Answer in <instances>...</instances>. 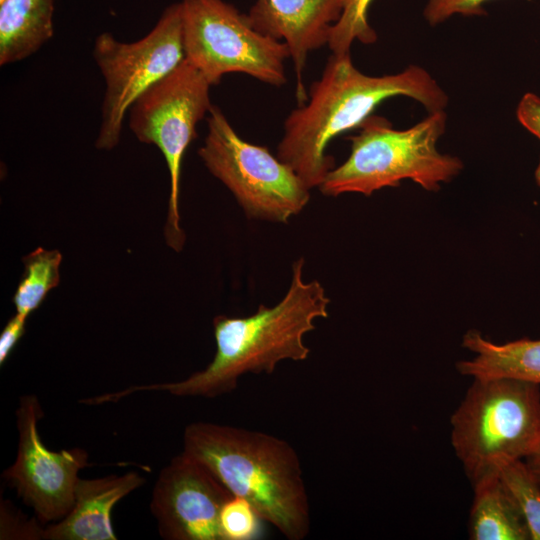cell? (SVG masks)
<instances>
[{
    "label": "cell",
    "mask_w": 540,
    "mask_h": 540,
    "mask_svg": "<svg viewBox=\"0 0 540 540\" xmlns=\"http://www.w3.org/2000/svg\"><path fill=\"white\" fill-rule=\"evenodd\" d=\"M396 96L409 97L428 112L444 110L449 102L447 93L422 67L371 76L354 66L350 53L331 54L321 77L311 85L307 102L286 118L277 157L309 189L320 187L335 167L334 158L326 153L329 142L359 128L380 103Z\"/></svg>",
    "instance_id": "6da1fadb"
},
{
    "label": "cell",
    "mask_w": 540,
    "mask_h": 540,
    "mask_svg": "<svg viewBox=\"0 0 540 540\" xmlns=\"http://www.w3.org/2000/svg\"><path fill=\"white\" fill-rule=\"evenodd\" d=\"M303 266L302 257L292 264L289 289L275 306L260 304L247 317L219 315L213 319L216 353L205 369L179 382L135 385L103 394L102 401L116 402L146 391L214 398L235 390L247 373L271 374L281 361L306 360L310 349L303 338L315 329L316 319L328 317L330 299L319 281L303 280Z\"/></svg>",
    "instance_id": "7a4b0ae2"
},
{
    "label": "cell",
    "mask_w": 540,
    "mask_h": 540,
    "mask_svg": "<svg viewBox=\"0 0 540 540\" xmlns=\"http://www.w3.org/2000/svg\"><path fill=\"white\" fill-rule=\"evenodd\" d=\"M183 452L289 540L310 532L308 494L295 449L273 435L209 422L187 425Z\"/></svg>",
    "instance_id": "3957f363"
},
{
    "label": "cell",
    "mask_w": 540,
    "mask_h": 540,
    "mask_svg": "<svg viewBox=\"0 0 540 540\" xmlns=\"http://www.w3.org/2000/svg\"><path fill=\"white\" fill-rule=\"evenodd\" d=\"M444 110L398 130L378 115H370L351 136L347 160L334 167L320 185L326 196L361 193L370 196L384 187H397L410 179L427 191H437L441 183L451 181L463 168L462 161L442 154L437 142L446 130Z\"/></svg>",
    "instance_id": "277c9868"
},
{
    "label": "cell",
    "mask_w": 540,
    "mask_h": 540,
    "mask_svg": "<svg viewBox=\"0 0 540 540\" xmlns=\"http://www.w3.org/2000/svg\"><path fill=\"white\" fill-rule=\"evenodd\" d=\"M451 444L471 485L524 460L540 442V385L473 379L450 419Z\"/></svg>",
    "instance_id": "5b68a950"
},
{
    "label": "cell",
    "mask_w": 540,
    "mask_h": 540,
    "mask_svg": "<svg viewBox=\"0 0 540 540\" xmlns=\"http://www.w3.org/2000/svg\"><path fill=\"white\" fill-rule=\"evenodd\" d=\"M198 154L209 172L234 195L250 219L287 223L310 200L296 172L265 147L242 139L215 105Z\"/></svg>",
    "instance_id": "8992f818"
},
{
    "label": "cell",
    "mask_w": 540,
    "mask_h": 540,
    "mask_svg": "<svg viewBox=\"0 0 540 540\" xmlns=\"http://www.w3.org/2000/svg\"><path fill=\"white\" fill-rule=\"evenodd\" d=\"M180 3L185 57L211 86L233 72L275 87L287 83V45L257 31L248 15L224 0Z\"/></svg>",
    "instance_id": "52a82bcc"
},
{
    "label": "cell",
    "mask_w": 540,
    "mask_h": 540,
    "mask_svg": "<svg viewBox=\"0 0 540 540\" xmlns=\"http://www.w3.org/2000/svg\"><path fill=\"white\" fill-rule=\"evenodd\" d=\"M211 85L186 58L172 72L142 93L129 109V127L143 143L162 152L170 174V196L164 235L169 247L182 250L185 233L180 226L179 187L182 160L197 136V124L212 104Z\"/></svg>",
    "instance_id": "ba28073f"
},
{
    "label": "cell",
    "mask_w": 540,
    "mask_h": 540,
    "mask_svg": "<svg viewBox=\"0 0 540 540\" xmlns=\"http://www.w3.org/2000/svg\"><path fill=\"white\" fill-rule=\"evenodd\" d=\"M93 57L106 86L96 147L111 150L135 100L186 58L181 3L169 5L138 41L121 42L108 32L98 35Z\"/></svg>",
    "instance_id": "9c48e42d"
},
{
    "label": "cell",
    "mask_w": 540,
    "mask_h": 540,
    "mask_svg": "<svg viewBox=\"0 0 540 540\" xmlns=\"http://www.w3.org/2000/svg\"><path fill=\"white\" fill-rule=\"evenodd\" d=\"M43 416L35 395L26 394L16 410L18 449L15 462L3 472L41 523L61 520L71 510L78 472L88 465L82 448L52 451L42 442L37 423Z\"/></svg>",
    "instance_id": "30bf717a"
},
{
    "label": "cell",
    "mask_w": 540,
    "mask_h": 540,
    "mask_svg": "<svg viewBox=\"0 0 540 540\" xmlns=\"http://www.w3.org/2000/svg\"><path fill=\"white\" fill-rule=\"evenodd\" d=\"M233 494L200 462L182 452L160 471L151 512L167 540H222L219 515Z\"/></svg>",
    "instance_id": "8fae6325"
},
{
    "label": "cell",
    "mask_w": 540,
    "mask_h": 540,
    "mask_svg": "<svg viewBox=\"0 0 540 540\" xmlns=\"http://www.w3.org/2000/svg\"><path fill=\"white\" fill-rule=\"evenodd\" d=\"M342 9V0H256L247 14L257 31L287 45L294 64L299 104L307 100L303 84L307 56L328 45Z\"/></svg>",
    "instance_id": "7c38bea8"
},
{
    "label": "cell",
    "mask_w": 540,
    "mask_h": 540,
    "mask_svg": "<svg viewBox=\"0 0 540 540\" xmlns=\"http://www.w3.org/2000/svg\"><path fill=\"white\" fill-rule=\"evenodd\" d=\"M144 482L145 479L137 472L97 479L79 478L71 510L44 529L43 539L116 540L111 523L112 509Z\"/></svg>",
    "instance_id": "4fadbf2b"
},
{
    "label": "cell",
    "mask_w": 540,
    "mask_h": 540,
    "mask_svg": "<svg viewBox=\"0 0 540 540\" xmlns=\"http://www.w3.org/2000/svg\"><path fill=\"white\" fill-rule=\"evenodd\" d=\"M462 344L474 353V357L457 363L461 375L472 379H514L540 385V340L523 338L498 344L479 331L470 330L463 336Z\"/></svg>",
    "instance_id": "5bb4252c"
},
{
    "label": "cell",
    "mask_w": 540,
    "mask_h": 540,
    "mask_svg": "<svg viewBox=\"0 0 540 540\" xmlns=\"http://www.w3.org/2000/svg\"><path fill=\"white\" fill-rule=\"evenodd\" d=\"M54 0L0 1V65L21 61L54 34Z\"/></svg>",
    "instance_id": "9a60e30c"
},
{
    "label": "cell",
    "mask_w": 540,
    "mask_h": 540,
    "mask_svg": "<svg viewBox=\"0 0 540 540\" xmlns=\"http://www.w3.org/2000/svg\"><path fill=\"white\" fill-rule=\"evenodd\" d=\"M474 498L469 516L472 540H530L527 524L499 475L472 486Z\"/></svg>",
    "instance_id": "2e32d148"
},
{
    "label": "cell",
    "mask_w": 540,
    "mask_h": 540,
    "mask_svg": "<svg viewBox=\"0 0 540 540\" xmlns=\"http://www.w3.org/2000/svg\"><path fill=\"white\" fill-rule=\"evenodd\" d=\"M61 261L59 251L42 247L23 258L25 271L13 297L16 313L29 317L41 305L60 282Z\"/></svg>",
    "instance_id": "e0dca14e"
},
{
    "label": "cell",
    "mask_w": 540,
    "mask_h": 540,
    "mask_svg": "<svg viewBox=\"0 0 540 540\" xmlns=\"http://www.w3.org/2000/svg\"><path fill=\"white\" fill-rule=\"evenodd\" d=\"M498 475L524 517L530 540H540V483L524 460L504 463Z\"/></svg>",
    "instance_id": "ac0fdd59"
},
{
    "label": "cell",
    "mask_w": 540,
    "mask_h": 540,
    "mask_svg": "<svg viewBox=\"0 0 540 540\" xmlns=\"http://www.w3.org/2000/svg\"><path fill=\"white\" fill-rule=\"evenodd\" d=\"M374 0H342L339 20L332 27L328 46L332 54L350 53L354 41L373 44L377 33L368 20L370 5Z\"/></svg>",
    "instance_id": "d6986e66"
},
{
    "label": "cell",
    "mask_w": 540,
    "mask_h": 540,
    "mask_svg": "<svg viewBox=\"0 0 540 540\" xmlns=\"http://www.w3.org/2000/svg\"><path fill=\"white\" fill-rule=\"evenodd\" d=\"M262 522L256 509L245 499L232 496L219 515L222 540H256L262 536Z\"/></svg>",
    "instance_id": "ffe728a7"
},
{
    "label": "cell",
    "mask_w": 540,
    "mask_h": 540,
    "mask_svg": "<svg viewBox=\"0 0 540 540\" xmlns=\"http://www.w3.org/2000/svg\"><path fill=\"white\" fill-rule=\"evenodd\" d=\"M489 0H427L423 10L426 21L436 26L453 15L480 16L485 14L483 5Z\"/></svg>",
    "instance_id": "44dd1931"
},
{
    "label": "cell",
    "mask_w": 540,
    "mask_h": 540,
    "mask_svg": "<svg viewBox=\"0 0 540 540\" xmlns=\"http://www.w3.org/2000/svg\"><path fill=\"white\" fill-rule=\"evenodd\" d=\"M1 512L10 516L16 523L15 525L1 528V539H43L44 529H41L36 521H27L21 514L16 513L17 511L11 505H7V503L1 504Z\"/></svg>",
    "instance_id": "7402d4cb"
},
{
    "label": "cell",
    "mask_w": 540,
    "mask_h": 540,
    "mask_svg": "<svg viewBox=\"0 0 540 540\" xmlns=\"http://www.w3.org/2000/svg\"><path fill=\"white\" fill-rule=\"evenodd\" d=\"M516 116L520 124L540 140V97L528 92L520 99Z\"/></svg>",
    "instance_id": "603a6c76"
},
{
    "label": "cell",
    "mask_w": 540,
    "mask_h": 540,
    "mask_svg": "<svg viewBox=\"0 0 540 540\" xmlns=\"http://www.w3.org/2000/svg\"><path fill=\"white\" fill-rule=\"evenodd\" d=\"M28 317L16 313L11 317L0 335V364L7 360L25 332V324Z\"/></svg>",
    "instance_id": "cb8c5ba5"
},
{
    "label": "cell",
    "mask_w": 540,
    "mask_h": 540,
    "mask_svg": "<svg viewBox=\"0 0 540 540\" xmlns=\"http://www.w3.org/2000/svg\"><path fill=\"white\" fill-rule=\"evenodd\" d=\"M524 461L540 483V442L534 451L524 459Z\"/></svg>",
    "instance_id": "d4e9b609"
},
{
    "label": "cell",
    "mask_w": 540,
    "mask_h": 540,
    "mask_svg": "<svg viewBox=\"0 0 540 540\" xmlns=\"http://www.w3.org/2000/svg\"><path fill=\"white\" fill-rule=\"evenodd\" d=\"M535 179H536V182L537 184L540 186V161L538 163V166L535 170Z\"/></svg>",
    "instance_id": "484cf974"
},
{
    "label": "cell",
    "mask_w": 540,
    "mask_h": 540,
    "mask_svg": "<svg viewBox=\"0 0 540 540\" xmlns=\"http://www.w3.org/2000/svg\"><path fill=\"white\" fill-rule=\"evenodd\" d=\"M0 1H2V0H0Z\"/></svg>",
    "instance_id": "4316f807"
}]
</instances>
